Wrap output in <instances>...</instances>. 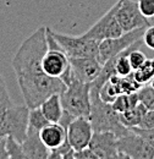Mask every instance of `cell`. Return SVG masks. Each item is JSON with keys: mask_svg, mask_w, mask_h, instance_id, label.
Returning a JSON list of instances; mask_svg holds the SVG:
<instances>
[{"mask_svg": "<svg viewBox=\"0 0 154 159\" xmlns=\"http://www.w3.org/2000/svg\"><path fill=\"white\" fill-rule=\"evenodd\" d=\"M47 36H48V52L43 59L42 66L43 71L54 77H61L64 72L70 67V58L64 52L61 45L58 43L50 32V28L47 27Z\"/></svg>", "mask_w": 154, "mask_h": 159, "instance_id": "cell-8", "label": "cell"}, {"mask_svg": "<svg viewBox=\"0 0 154 159\" xmlns=\"http://www.w3.org/2000/svg\"><path fill=\"white\" fill-rule=\"evenodd\" d=\"M17 81L26 105L29 109L40 107L42 103L50 96L60 94L67 88L66 83L60 77L49 76L45 72L20 75L17 76Z\"/></svg>", "mask_w": 154, "mask_h": 159, "instance_id": "cell-2", "label": "cell"}, {"mask_svg": "<svg viewBox=\"0 0 154 159\" xmlns=\"http://www.w3.org/2000/svg\"><path fill=\"white\" fill-rule=\"evenodd\" d=\"M138 103H139V98H138L137 92H135V93H129V94H119L111 103V105L117 113H124L136 107Z\"/></svg>", "mask_w": 154, "mask_h": 159, "instance_id": "cell-20", "label": "cell"}, {"mask_svg": "<svg viewBox=\"0 0 154 159\" xmlns=\"http://www.w3.org/2000/svg\"><path fill=\"white\" fill-rule=\"evenodd\" d=\"M50 32L69 58H96L99 60V42L88 39L82 34L72 37L67 34H60L52 30Z\"/></svg>", "mask_w": 154, "mask_h": 159, "instance_id": "cell-6", "label": "cell"}, {"mask_svg": "<svg viewBox=\"0 0 154 159\" xmlns=\"http://www.w3.org/2000/svg\"><path fill=\"white\" fill-rule=\"evenodd\" d=\"M119 1L120 4L115 14V17L121 25L124 32L151 26L148 17H146L141 12L138 1H135V0H119Z\"/></svg>", "mask_w": 154, "mask_h": 159, "instance_id": "cell-11", "label": "cell"}, {"mask_svg": "<svg viewBox=\"0 0 154 159\" xmlns=\"http://www.w3.org/2000/svg\"><path fill=\"white\" fill-rule=\"evenodd\" d=\"M110 81L113 82V84L115 86V89L117 94H129V93H135L137 92L142 84H139L136 81L134 72H131L130 75L126 76H119L114 75L110 77Z\"/></svg>", "mask_w": 154, "mask_h": 159, "instance_id": "cell-18", "label": "cell"}, {"mask_svg": "<svg viewBox=\"0 0 154 159\" xmlns=\"http://www.w3.org/2000/svg\"><path fill=\"white\" fill-rule=\"evenodd\" d=\"M49 122V120L45 118V115L43 114L40 107L29 109V118H28V127L36 129L40 131L44 126H47Z\"/></svg>", "mask_w": 154, "mask_h": 159, "instance_id": "cell-23", "label": "cell"}, {"mask_svg": "<svg viewBox=\"0 0 154 159\" xmlns=\"http://www.w3.org/2000/svg\"><path fill=\"white\" fill-rule=\"evenodd\" d=\"M6 151H7L9 158H12V159L26 158L25 152H23V148H22V143H20L19 141H16L12 136H7L6 137Z\"/></svg>", "mask_w": 154, "mask_h": 159, "instance_id": "cell-24", "label": "cell"}, {"mask_svg": "<svg viewBox=\"0 0 154 159\" xmlns=\"http://www.w3.org/2000/svg\"><path fill=\"white\" fill-rule=\"evenodd\" d=\"M28 118L29 108L27 105H12L0 116V131L22 143L28 131Z\"/></svg>", "mask_w": 154, "mask_h": 159, "instance_id": "cell-5", "label": "cell"}, {"mask_svg": "<svg viewBox=\"0 0 154 159\" xmlns=\"http://www.w3.org/2000/svg\"><path fill=\"white\" fill-rule=\"evenodd\" d=\"M74 158L75 159H98V157H97V154L89 148V147H87V148H83V149H81V151L75 152Z\"/></svg>", "mask_w": 154, "mask_h": 159, "instance_id": "cell-33", "label": "cell"}, {"mask_svg": "<svg viewBox=\"0 0 154 159\" xmlns=\"http://www.w3.org/2000/svg\"><path fill=\"white\" fill-rule=\"evenodd\" d=\"M136 127H139V129H143V130L154 129V109L147 110L146 114H144L143 118H142V121H141L139 125L136 126Z\"/></svg>", "mask_w": 154, "mask_h": 159, "instance_id": "cell-29", "label": "cell"}, {"mask_svg": "<svg viewBox=\"0 0 154 159\" xmlns=\"http://www.w3.org/2000/svg\"><path fill=\"white\" fill-rule=\"evenodd\" d=\"M64 110L72 116H87L91 114V83H84L77 80L72 72L67 83V88L60 93Z\"/></svg>", "mask_w": 154, "mask_h": 159, "instance_id": "cell-4", "label": "cell"}, {"mask_svg": "<svg viewBox=\"0 0 154 159\" xmlns=\"http://www.w3.org/2000/svg\"><path fill=\"white\" fill-rule=\"evenodd\" d=\"M119 4H120V1H117L104 16H102L82 36L86 37V38H88V39H94L97 42H99V43L104 39L117 38V37L122 36L125 32H124L121 25L119 23V21L116 20L115 17V14L116 11H117Z\"/></svg>", "mask_w": 154, "mask_h": 159, "instance_id": "cell-9", "label": "cell"}, {"mask_svg": "<svg viewBox=\"0 0 154 159\" xmlns=\"http://www.w3.org/2000/svg\"><path fill=\"white\" fill-rule=\"evenodd\" d=\"M132 131L137 132L138 135H141L143 139H146L152 146L154 147V129H151V130H143V129H139V127H132L130 129Z\"/></svg>", "mask_w": 154, "mask_h": 159, "instance_id": "cell-32", "label": "cell"}, {"mask_svg": "<svg viewBox=\"0 0 154 159\" xmlns=\"http://www.w3.org/2000/svg\"><path fill=\"white\" fill-rule=\"evenodd\" d=\"M74 156H75V149L71 147L69 141H66L60 147L50 151L49 159H74Z\"/></svg>", "mask_w": 154, "mask_h": 159, "instance_id": "cell-25", "label": "cell"}, {"mask_svg": "<svg viewBox=\"0 0 154 159\" xmlns=\"http://www.w3.org/2000/svg\"><path fill=\"white\" fill-rule=\"evenodd\" d=\"M117 139L119 137L115 134L110 131L93 132L88 147L96 153L98 159L120 158V153L117 149Z\"/></svg>", "mask_w": 154, "mask_h": 159, "instance_id": "cell-13", "label": "cell"}, {"mask_svg": "<svg viewBox=\"0 0 154 159\" xmlns=\"http://www.w3.org/2000/svg\"><path fill=\"white\" fill-rule=\"evenodd\" d=\"M99 94H100V98L104 100V102H106V103H113L114 99L119 96L115 89V86L113 84V82L110 80H108L102 86V88L99 91Z\"/></svg>", "mask_w": 154, "mask_h": 159, "instance_id": "cell-27", "label": "cell"}, {"mask_svg": "<svg viewBox=\"0 0 154 159\" xmlns=\"http://www.w3.org/2000/svg\"><path fill=\"white\" fill-rule=\"evenodd\" d=\"M139 102L148 109H154V81L143 84L138 91H137Z\"/></svg>", "mask_w": 154, "mask_h": 159, "instance_id": "cell-22", "label": "cell"}, {"mask_svg": "<svg viewBox=\"0 0 154 159\" xmlns=\"http://www.w3.org/2000/svg\"><path fill=\"white\" fill-rule=\"evenodd\" d=\"M129 59H130V62H131V66H132L134 71H135L138 67H141V66L146 62V60L148 59V58H147L146 54L142 53L139 49H134V50L130 52Z\"/></svg>", "mask_w": 154, "mask_h": 159, "instance_id": "cell-28", "label": "cell"}, {"mask_svg": "<svg viewBox=\"0 0 154 159\" xmlns=\"http://www.w3.org/2000/svg\"><path fill=\"white\" fill-rule=\"evenodd\" d=\"M146 28L147 27L137 28L134 31L125 32L122 36L117 38H109V39L102 40L99 43V61L104 64L106 60H109L110 58L115 57L121 52L126 50L127 48H130L135 42L142 39Z\"/></svg>", "mask_w": 154, "mask_h": 159, "instance_id": "cell-10", "label": "cell"}, {"mask_svg": "<svg viewBox=\"0 0 154 159\" xmlns=\"http://www.w3.org/2000/svg\"><path fill=\"white\" fill-rule=\"evenodd\" d=\"M22 148L26 159H49L50 149L43 143L39 136V131L28 127L27 136L22 142Z\"/></svg>", "mask_w": 154, "mask_h": 159, "instance_id": "cell-15", "label": "cell"}, {"mask_svg": "<svg viewBox=\"0 0 154 159\" xmlns=\"http://www.w3.org/2000/svg\"><path fill=\"white\" fill-rule=\"evenodd\" d=\"M12 105H14L12 100H11L10 96H9L5 81H4L2 76H1V72H0V116Z\"/></svg>", "mask_w": 154, "mask_h": 159, "instance_id": "cell-26", "label": "cell"}, {"mask_svg": "<svg viewBox=\"0 0 154 159\" xmlns=\"http://www.w3.org/2000/svg\"><path fill=\"white\" fill-rule=\"evenodd\" d=\"M143 43L154 50V26H149L146 28L143 34Z\"/></svg>", "mask_w": 154, "mask_h": 159, "instance_id": "cell-31", "label": "cell"}, {"mask_svg": "<svg viewBox=\"0 0 154 159\" xmlns=\"http://www.w3.org/2000/svg\"><path fill=\"white\" fill-rule=\"evenodd\" d=\"M40 139L50 149H55L67 141V127L59 122H50L39 131Z\"/></svg>", "mask_w": 154, "mask_h": 159, "instance_id": "cell-16", "label": "cell"}, {"mask_svg": "<svg viewBox=\"0 0 154 159\" xmlns=\"http://www.w3.org/2000/svg\"><path fill=\"white\" fill-rule=\"evenodd\" d=\"M117 149L120 158L154 159V147L132 130L117 139Z\"/></svg>", "mask_w": 154, "mask_h": 159, "instance_id": "cell-7", "label": "cell"}, {"mask_svg": "<svg viewBox=\"0 0 154 159\" xmlns=\"http://www.w3.org/2000/svg\"><path fill=\"white\" fill-rule=\"evenodd\" d=\"M153 81H154V80H153Z\"/></svg>", "mask_w": 154, "mask_h": 159, "instance_id": "cell-34", "label": "cell"}, {"mask_svg": "<svg viewBox=\"0 0 154 159\" xmlns=\"http://www.w3.org/2000/svg\"><path fill=\"white\" fill-rule=\"evenodd\" d=\"M47 27H39L27 39L22 42L19 50L12 58V67L16 75L42 74V62L48 52Z\"/></svg>", "mask_w": 154, "mask_h": 159, "instance_id": "cell-1", "label": "cell"}, {"mask_svg": "<svg viewBox=\"0 0 154 159\" xmlns=\"http://www.w3.org/2000/svg\"><path fill=\"white\" fill-rule=\"evenodd\" d=\"M72 75L84 83H92L99 76L103 64L96 58H70Z\"/></svg>", "mask_w": 154, "mask_h": 159, "instance_id": "cell-14", "label": "cell"}, {"mask_svg": "<svg viewBox=\"0 0 154 159\" xmlns=\"http://www.w3.org/2000/svg\"><path fill=\"white\" fill-rule=\"evenodd\" d=\"M148 109L139 102L136 107L124 111V113H119L120 114V121L127 127V129H132L139 125V122L142 121L143 115L146 114Z\"/></svg>", "mask_w": 154, "mask_h": 159, "instance_id": "cell-19", "label": "cell"}, {"mask_svg": "<svg viewBox=\"0 0 154 159\" xmlns=\"http://www.w3.org/2000/svg\"><path fill=\"white\" fill-rule=\"evenodd\" d=\"M89 120L94 132L110 131L117 137L126 135L130 129H127L121 121L120 114L113 108L111 103H106L100 98L99 89L91 86V114Z\"/></svg>", "mask_w": 154, "mask_h": 159, "instance_id": "cell-3", "label": "cell"}, {"mask_svg": "<svg viewBox=\"0 0 154 159\" xmlns=\"http://www.w3.org/2000/svg\"><path fill=\"white\" fill-rule=\"evenodd\" d=\"M93 132L89 118L77 116L67 126V141L75 152H77L89 146Z\"/></svg>", "mask_w": 154, "mask_h": 159, "instance_id": "cell-12", "label": "cell"}, {"mask_svg": "<svg viewBox=\"0 0 154 159\" xmlns=\"http://www.w3.org/2000/svg\"><path fill=\"white\" fill-rule=\"evenodd\" d=\"M40 109L45 115V118L49 120V122H59L64 114V107L61 103L60 94L50 96L48 99L42 103Z\"/></svg>", "mask_w": 154, "mask_h": 159, "instance_id": "cell-17", "label": "cell"}, {"mask_svg": "<svg viewBox=\"0 0 154 159\" xmlns=\"http://www.w3.org/2000/svg\"><path fill=\"white\" fill-rule=\"evenodd\" d=\"M138 6L146 17L154 16V0H138Z\"/></svg>", "mask_w": 154, "mask_h": 159, "instance_id": "cell-30", "label": "cell"}, {"mask_svg": "<svg viewBox=\"0 0 154 159\" xmlns=\"http://www.w3.org/2000/svg\"><path fill=\"white\" fill-rule=\"evenodd\" d=\"M134 76L139 84L149 83L154 80V59H147L146 62L134 71Z\"/></svg>", "mask_w": 154, "mask_h": 159, "instance_id": "cell-21", "label": "cell"}]
</instances>
